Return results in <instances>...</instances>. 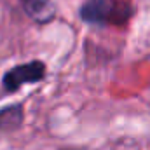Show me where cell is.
Wrapping results in <instances>:
<instances>
[{
	"label": "cell",
	"mask_w": 150,
	"mask_h": 150,
	"mask_svg": "<svg viewBox=\"0 0 150 150\" xmlns=\"http://www.w3.org/2000/svg\"><path fill=\"white\" fill-rule=\"evenodd\" d=\"M44 74H45V67L42 61H32V63L18 65L4 75V87L7 91H16L23 84L40 80L44 77Z\"/></svg>",
	"instance_id": "obj_2"
},
{
	"label": "cell",
	"mask_w": 150,
	"mask_h": 150,
	"mask_svg": "<svg viewBox=\"0 0 150 150\" xmlns=\"http://www.w3.org/2000/svg\"><path fill=\"white\" fill-rule=\"evenodd\" d=\"M26 14L38 23H45L54 16V7L51 0H21Z\"/></svg>",
	"instance_id": "obj_3"
},
{
	"label": "cell",
	"mask_w": 150,
	"mask_h": 150,
	"mask_svg": "<svg viewBox=\"0 0 150 150\" xmlns=\"http://www.w3.org/2000/svg\"><path fill=\"white\" fill-rule=\"evenodd\" d=\"M129 16V9L117 0H87L80 7V18L93 25L120 23Z\"/></svg>",
	"instance_id": "obj_1"
}]
</instances>
